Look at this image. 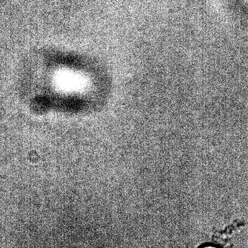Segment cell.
Returning a JSON list of instances; mask_svg holds the SVG:
<instances>
[{
  "mask_svg": "<svg viewBox=\"0 0 248 248\" xmlns=\"http://www.w3.org/2000/svg\"><path fill=\"white\" fill-rule=\"evenodd\" d=\"M199 248H220L217 246L211 245V244H207L203 246H201V247Z\"/></svg>",
  "mask_w": 248,
  "mask_h": 248,
  "instance_id": "1",
  "label": "cell"
}]
</instances>
